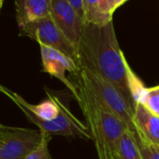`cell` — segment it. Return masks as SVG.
<instances>
[{"label":"cell","mask_w":159,"mask_h":159,"mask_svg":"<svg viewBox=\"0 0 159 159\" xmlns=\"http://www.w3.org/2000/svg\"><path fill=\"white\" fill-rule=\"evenodd\" d=\"M77 50L81 68L95 72L111 84L134 111L146 87L132 71L120 49L113 22L103 25L85 23Z\"/></svg>","instance_id":"6da1fadb"},{"label":"cell","mask_w":159,"mask_h":159,"mask_svg":"<svg viewBox=\"0 0 159 159\" xmlns=\"http://www.w3.org/2000/svg\"><path fill=\"white\" fill-rule=\"evenodd\" d=\"M45 90L48 99L38 105H33L5 86L0 87V92L10 98L24 112L29 122L36 125L46 135L50 137L64 136L93 139L87 125L76 118L52 90L46 87Z\"/></svg>","instance_id":"7a4b0ae2"},{"label":"cell","mask_w":159,"mask_h":159,"mask_svg":"<svg viewBox=\"0 0 159 159\" xmlns=\"http://www.w3.org/2000/svg\"><path fill=\"white\" fill-rule=\"evenodd\" d=\"M78 75L85 86L114 114L122 119L132 134L137 133L134 124V111L120 92L104 78L85 68H81Z\"/></svg>","instance_id":"3957f363"},{"label":"cell","mask_w":159,"mask_h":159,"mask_svg":"<svg viewBox=\"0 0 159 159\" xmlns=\"http://www.w3.org/2000/svg\"><path fill=\"white\" fill-rule=\"evenodd\" d=\"M19 29L20 36L28 37L39 42V45H45L62 52L66 56L72 59L81 68L77 48L58 28L52 16L27 23L20 26Z\"/></svg>","instance_id":"277c9868"},{"label":"cell","mask_w":159,"mask_h":159,"mask_svg":"<svg viewBox=\"0 0 159 159\" xmlns=\"http://www.w3.org/2000/svg\"><path fill=\"white\" fill-rule=\"evenodd\" d=\"M43 137L39 129L11 127L0 145V159H24L39 146Z\"/></svg>","instance_id":"5b68a950"},{"label":"cell","mask_w":159,"mask_h":159,"mask_svg":"<svg viewBox=\"0 0 159 159\" xmlns=\"http://www.w3.org/2000/svg\"><path fill=\"white\" fill-rule=\"evenodd\" d=\"M51 16L66 38L78 48L86 22L66 0H52Z\"/></svg>","instance_id":"8992f818"},{"label":"cell","mask_w":159,"mask_h":159,"mask_svg":"<svg viewBox=\"0 0 159 159\" xmlns=\"http://www.w3.org/2000/svg\"><path fill=\"white\" fill-rule=\"evenodd\" d=\"M39 46L43 66L42 71L57 78L59 81H61L67 87L70 93L74 96L75 99H77V89L74 84L71 82V80L66 75V72L68 71L69 73H75L78 72L81 68L78 66V65L72 59L66 56L62 52L45 45Z\"/></svg>","instance_id":"52a82bcc"},{"label":"cell","mask_w":159,"mask_h":159,"mask_svg":"<svg viewBox=\"0 0 159 159\" xmlns=\"http://www.w3.org/2000/svg\"><path fill=\"white\" fill-rule=\"evenodd\" d=\"M87 90L89 92L92 104L99 118L100 126H101V130L104 135V138L107 140L110 150L111 152H114L119 139L123 137V135L126 131L129 130V127L122 119H120L110 109H108L102 102H100L88 88Z\"/></svg>","instance_id":"ba28073f"},{"label":"cell","mask_w":159,"mask_h":159,"mask_svg":"<svg viewBox=\"0 0 159 159\" xmlns=\"http://www.w3.org/2000/svg\"><path fill=\"white\" fill-rule=\"evenodd\" d=\"M134 124L137 133L144 141L159 146V116L138 102L134 111Z\"/></svg>","instance_id":"9c48e42d"},{"label":"cell","mask_w":159,"mask_h":159,"mask_svg":"<svg viewBox=\"0 0 159 159\" xmlns=\"http://www.w3.org/2000/svg\"><path fill=\"white\" fill-rule=\"evenodd\" d=\"M18 26L51 16L52 0H15Z\"/></svg>","instance_id":"30bf717a"},{"label":"cell","mask_w":159,"mask_h":159,"mask_svg":"<svg viewBox=\"0 0 159 159\" xmlns=\"http://www.w3.org/2000/svg\"><path fill=\"white\" fill-rule=\"evenodd\" d=\"M117 159H143L133 134L128 130L119 139L114 152Z\"/></svg>","instance_id":"8fae6325"},{"label":"cell","mask_w":159,"mask_h":159,"mask_svg":"<svg viewBox=\"0 0 159 159\" xmlns=\"http://www.w3.org/2000/svg\"><path fill=\"white\" fill-rule=\"evenodd\" d=\"M100 0H83L85 14V22L93 25H103L111 21H108L99 10Z\"/></svg>","instance_id":"7c38bea8"},{"label":"cell","mask_w":159,"mask_h":159,"mask_svg":"<svg viewBox=\"0 0 159 159\" xmlns=\"http://www.w3.org/2000/svg\"><path fill=\"white\" fill-rule=\"evenodd\" d=\"M139 102L151 112L159 116V86L146 88Z\"/></svg>","instance_id":"4fadbf2b"},{"label":"cell","mask_w":159,"mask_h":159,"mask_svg":"<svg viewBox=\"0 0 159 159\" xmlns=\"http://www.w3.org/2000/svg\"><path fill=\"white\" fill-rule=\"evenodd\" d=\"M133 136L143 159H159V146L144 141L138 134H133Z\"/></svg>","instance_id":"5bb4252c"},{"label":"cell","mask_w":159,"mask_h":159,"mask_svg":"<svg viewBox=\"0 0 159 159\" xmlns=\"http://www.w3.org/2000/svg\"><path fill=\"white\" fill-rule=\"evenodd\" d=\"M52 137L46 135L44 133L43 139L39 147H37L35 150L30 152L24 159H52L49 151V142L51 140Z\"/></svg>","instance_id":"9a60e30c"},{"label":"cell","mask_w":159,"mask_h":159,"mask_svg":"<svg viewBox=\"0 0 159 159\" xmlns=\"http://www.w3.org/2000/svg\"><path fill=\"white\" fill-rule=\"evenodd\" d=\"M115 2L116 0H100L99 1V10L108 21H112L113 12L116 11Z\"/></svg>","instance_id":"2e32d148"},{"label":"cell","mask_w":159,"mask_h":159,"mask_svg":"<svg viewBox=\"0 0 159 159\" xmlns=\"http://www.w3.org/2000/svg\"><path fill=\"white\" fill-rule=\"evenodd\" d=\"M66 1L74 8V10L77 11L80 17L83 18L85 21V14H84V10L83 0H66Z\"/></svg>","instance_id":"e0dca14e"},{"label":"cell","mask_w":159,"mask_h":159,"mask_svg":"<svg viewBox=\"0 0 159 159\" xmlns=\"http://www.w3.org/2000/svg\"><path fill=\"white\" fill-rule=\"evenodd\" d=\"M10 128H11V127H9V126H6V127H4V128H0V145H1V144L3 143V141H4L5 138H6L7 132H8V130H9Z\"/></svg>","instance_id":"ac0fdd59"},{"label":"cell","mask_w":159,"mask_h":159,"mask_svg":"<svg viewBox=\"0 0 159 159\" xmlns=\"http://www.w3.org/2000/svg\"><path fill=\"white\" fill-rule=\"evenodd\" d=\"M106 159H117V158H116L115 154H114L111 151H110V152L107 153V155H106Z\"/></svg>","instance_id":"d6986e66"},{"label":"cell","mask_w":159,"mask_h":159,"mask_svg":"<svg viewBox=\"0 0 159 159\" xmlns=\"http://www.w3.org/2000/svg\"><path fill=\"white\" fill-rule=\"evenodd\" d=\"M126 1H127V0H116V2H115V9H117L120 6H122Z\"/></svg>","instance_id":"ffe728a7"},{"label":"cell","mask_w":159,"mask_h":159,"mask_svg":"<svg viewBox=\"0 0 159 159\" xmlns=\"http://www.w3.org/2000/svg\"><path fill=\"white\" fill-rule=\"evenodd\" d=\"M3 1H4V0H0V9H1V7L3 5Z\"/></svg>","instance_id":"44dd1931"},{"label":"cell","mask_w":159,"mask_h":159,"mask_svg":"<svg viewBox=\"0 0 159 159\" xmlns=\"http://www.w3.org/2000/svg\"><path fill=\"white\" fill-rule=\"evenodd\" d=\"M4 127H6V125H2L1 123H0V128H4Z\"/></svg>","instance_id":"7402d4cb"},{"label":"cell","mask_w":159,"mask_h":159,"mask_svg":"<svg viewBox=\"0 0 159 159\" xmlns=\"http://www.w3.org/2000/svg\"><path fill=\"white\" fill-rule=\"evenodd\" d=\"M1 86H2V85H1V84H0V87H1Z\"/></svg>","instance_id":"603a6c76"}]
</instances>
